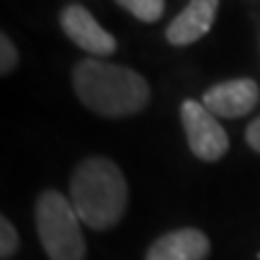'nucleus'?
<instances>
[{"label":"nucleus","instance_id":"3","mask_svg":"<svg viewBox=\"0 0 260 260\" xmlns=\"http://www.w3.org/2000/svg\"><path fill=\"white\" fill-rule=\"evenodd\" d=\"M34 219L48 260H84L87 246L70 198L58 190H44L34 207Z\"/></svg>","mask_w":260,"mask_h":260},{"label":"nucleus","instance_id":"12","mask_svg":"<svg viewBox=\"0 0 260 260\" xmlns=\"http://www.w3.org/2000/svg\"><path fill=\"white\" fill-rule=\"evenodd\" d=\"M246 142H248V147H251L253 152L260 154V116L246 128Z\"/></svg>","mask_w":260,"mask_h":260},{"label":"nucleus","instance_id":"7","mask_svg":"<svg viewBox=\"0 0 260 260\" xmlns=\"http://www.w3.org/2000/svg\"><path fill=\"white\" fill-rule=\"evenodd\" d=\"M210 239L205 232L183 226L169 234H161L145 253V260H207L210 255Z\"/></svg>","mask_w":260,"mask_h":260},{"label":"nucleus","instance_id":"4","mask_svg":"<svg viewBox=\"0 0 260 260\" xmlns=\"http://www.w3.org/2000/svg\"><path fill=\"white\" fill-rule=\"evenodd\" d=\"M181 123L186 130L188 147L200 161H219L229 152V135L217 116L205 109L203 102L186 99L181 104Z\"/></svg>","mask_w":260,"mask_h":260},{"label":"nucleus","instance_id":"10","mask_svg":"<svg viewBox=\"0 0 260 260\" xmlns=\"http://www.w3.org/2000/svg\"><path fill=\"white\" fill-rule=\"evenodd\" d=\"M19 251V234L8 217H0V258L10 260Z\"/></svg>","mask_w":260,"mask_h":260},{"label":"nucleus","instance_id":"1","mask_svg":"<svg viewBox=\"0 0 260 260\" xmlns=\"http://www.w3.org/2000/svg\"><path fill=\"white\" fill-rule=\"evenodd\" d=\"M73 87L89 111L106 118L135 116L149 104V84L142 75L99 58H84L75 65Z\"/></svg>","mask_w":260,"mask_h":260},{"label":"nucleus","instance_id":"6","mask_svg":"<svg viewBox=\"0 0 260 260\" xmlns=\"http://www.w3.org/2000/svg\"><path fill=\"white\" fill-rule=\"evenodd\" d=\"M258 102H260L258 82L251 80V77L219 82L203 94L205 109L214 113L217 118H229V121L248 116L258 106Z\"/></svg>","mask_w":260,"mask_h":260},{"label":"nucleus","instance_id":"5","mask_svg":"<svg viewBox=\"0 0 260 260\" xmlns=\"http://www.w3.org/2000/svg\"><path fill=\"white\" fill-rule=\"evenodd\" d=\"M60 29L77 48H82L84 53H89L94 58H106L116 53V39L113 34H109L106 29L94 19V15L89 10L73 3V5H65L60 10Z\"/></svg>","mask_w":260,"mask_h":260},{"label":"nucleus","instance_id":"11","mask_svg":"<svg viewBox=\"0 0 260 260\" xmlns=\"http://www.w3.org/2000/svg\"><path fill=\"white\" fill-rule=\"evenodd\" d=\"M17 60H19L17 46L12 44V39L8 34H0V73L10 75L17 68Z\"/></svg>","mask_w":260,"mask_h":260},{"label":"nucleus","instance_id":"2","mask_svg":"<svg viewBox=\"0 0 260 260\" xmlns=\"http://www.w3.org/2000/svg\"><path fill=\"white\" fill-rule=\"evenodd\" d=\"M70 203L80 222L94 232L113 229L128 210V181L116 161L87 157L70 178Z\"/></svg>","mask_w":260,"mask_h":260},{"label":"nucleus","instance_id":"8","mask_svg":"<svg viewBox=\"0 0 260 260\" xmlns=\"http://www.w3.org/2000/svg\"><path fill=\"white\" fill-rule=\"evenodd\" d=\"M219 0H190L176 19H171L167 27V41L171 46H190L198 39H203L214 24Z\"/></svg>","mask_w":260,"mask_h":260},{"label":"nucleus","instance_id":"9","mask_svg":"<svg viewBox=\"0 0 260 260\" xmlns=\"http://www.w3.org/2000/svg\"><path fill=\"white\" fill-rule=\"evenodd\" d=\"M123 10H128L130 15L140 22H157L164 15V0H116Z\"/></svg>","mask_w":260,"mask_h":260}]
</instances>
